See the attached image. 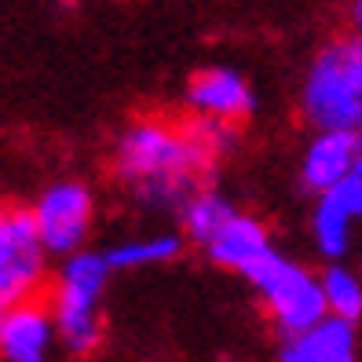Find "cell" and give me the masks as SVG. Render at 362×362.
Segmentation results:
<instances>
[{
    "label": "cell",
    "mask_w": 362,
    "mask_h": 362,
    "mask_svg": "<svg viewBox=\"0 0 362 362\" xmlns=\"http://www.w3.org/2000/svg\"><path fill=\"white\" fill-rule=\"evenodd\" d=\"M216 161L220 158L198 139L190 117L176 121L146 114L124 124L114 143V176L151 209H180L198 187H205Z\"/></svg>",
    "instance_id": "obj_1"
},
{
    "label": "cell",
    "mask_w": 362,
    "mask_h": 362,
    "mask_svg": "<svg viewBox=\"0 0 362 362\" xmlns=\"http://www.w3.org/2000/svg\"><path fill=\"white\" fill-rule=\"evenodd\" d=\"M300 110L315 129L362 132V33L329 40L311 59Z\"/></svg>",
    "instance_id": "obj_2"
},
{
    "label": "cell",
    "mask_w": 362,
    "mask_h": 362,
    "mask_svg": "<svg viewBox=\"0 0 362 362\" xmlns=\"http://www.w3.org/2000/svg\"><path fill=\"white\" fill-rule=\"evenodd\" d=\"M110 264L106 252H88L81 249L66 264L59 267L55 293H52V315H55V329L59 340L66 344L74 355H92L103 344V289L110 279Z\"/></svg>",
    "instance_id": "obj_3"
},
{
    "label": "cell",
    "mask_w": 362,
    "mask_h": 362,
    "mask_svg": "<svg viewBox=\"0 0 362 362\" xmlns=\"http://www.w3.org/2000/svg\"><path fill=\"white\" fill-rule=\"evenodd\" d=\"M48 257L33 209L0 205V308L37 300L48 279Z\"/></svg>",
    "instance_id": "obj_4"
},
{
    "label": "cell",
    "mask_w": 362,
    "mask_h": 362,
    "mask_svg": "<svg viewBox=\"0 0 362 362\" xmlns=\"http://www.w3.org/2000/svg\"><path fill=\"white\" fill-rule=\"evenodd\" d=\"M249 282L257 286L260 300L271 311V318H274V326H279L282 337L304 333V329H311L315 322H322V318L329 315L326 296H322V282H318L308 267L286 260L282 252H274Z\"/></svg>",
    "instance_id": "obj_5"
},
{
    "label": "cell",
    "mask_w": 362,
    "mask_h": 362,
    "mask_svg": "<svg viewBox=\"0 0 362 362\" xmlns=\"http://www.w3.org/2000/svg\"><path fill=\"white\" fill-rule=\"evenodd\" d=\"M33 220L48 252L74 257L84 249L95 220V198L81 180H59L33 202Z\"/></svg>",
    "instance_id": "obj_6"
},
{
    "label": "cell",
    "mask_w": 362,
    "mask_h": 362,
    "mask_svg": "<svg viewBox=\"0 0 362 362\" xmlns=\"http://www.w3.org/2000/svg\"><path fill=\"white\" fill-rule=\"evenodd\" d=\"M187 106L194 117H212V121H227V124H242L249 121L257 95H252L249 81L238 70L227 66H209L198 70L187 81Z\"/></svg>",
    "instance_id": "obj_7"
},
{
    "label": "cell",
    "mask_w": 362,
    "mask_h": 362,
    "mask_svg": "<svg viewBox=\"0 0 362 362\" xmlns=\"http://www.w3.org/2000/svg\"><path fill=\"white\" fill-rule=\"evenodd\" d=\"M55 333V315L40 300L0 308V358L4 362H45Z\"/></svg>",
    "instance_id": "obj_8"
},
{
    "label": "cell",
    "mask_w": 362,
    "mask_h": 362,
    "mask_svg": "<svg viewBox=\"0 0 362 362\" xmlns=\"http://www.w3.org/2000/svg\"><path fill=\"white\" fill-rule=\"evenodd\" d=\"M205 252L216 267L252 279L274 257V245H271V230L264 227V220L249 216V212H234L230 223L205 245Z\"/></svg>",
    "instance_id": "obj_9"
},
{
    "label": "cell",
    "mask_w": 362,
    "mask_h": 362,
    "mask_svg": "<svg viewBox=\"0 0 362 362\" xmlns=\"http://www.w3.org/2000/svg\"><path fill=\"white\" fill-rule=\"evenodd\" d=\"M362 154V132H344V129H318L304 151L300 161V180L304 187L326 194L337 183H344L355 173V161Z\"/></svg>",
    "instance_id": "obj_10"
},
{
    "label": "cell",
    "mask_w": 362,
    "mask_h": 362,
    "mask_svg": "<svg viewBox=\"0 0 362 362\" xmlns=\"http://www.w3.org/2000/svg\"><path fill=\"white\" fill-rule=\"evenodd\" d=\"M355 358H358L355 322L337 315H326L311 329L286 337L279 351V362H355Z\"/></svg>",
    "instance_id": "obj_11"
},
{
    "label": "cell",
    "mask_w": 362,
    "mask_h": 362,
    "mask_svg": "<svg viewBox=\"0 0 362 362\" xmlns=\"http://www.w3.org/2000/svg\"><path fill=\"white\" fill-rule=\"evenodd\" d=\"M234 212H238V209H234L230 198H223L220 190L198 187L194 194H190V198L180 205V220H183V230H187V238H190V242L209 245V242L230 223Z\"/></svg>",
    "instance_id": "obj_12"
},
{
    "label": "cell",
    "mask_w": 362,
    "mask_h": 362,
    "mask_svg": "<svg viewBox=\"0 0 362 362\" xmlns=\"http://www.w3.org/2000/svg\"><path fill=\"white\" fill-rule=\"evenodd\" d=\"M351 223L355 216L340 205V198L333 190L318 194V205H315V216H311V230H315V242L322 249V257L329 260H340L351 245Z\"/></svg>",
    "instance_id": "obj_13"
},
{
    "label": "cell",
    "mask_w": 362,
    "mask_h": 362,
    "mask_svg": "<svg viewBox=\"0 0 362 362\" xmlns=\"http://www.w3.org/2000/svg\"><path fill=\"white\" fill-rule=\"evenodd\" d=\"M183 252L180 234H146V238L121 242L114 249H106V264L114 271H132V267H158L168 264Z\"/></svg>",
    "instance_id": "obj_14"
},
{
    "label": "cell",
    "mask_w": 362,
    "mask_h": 362,
    "mask_svg": "<svg viewBox=\"0 0 362 362\" xmlns=\"http://www.w3.org/2000/svg\"><path fill=\"white\" fill-rule=\"evenodd\" d=\"M318 282H322V296H326L329 315L348 318V322H355V318L362 315V279L351 267L333 260L322 274H318Z\"/></svg>",
    "instance_id": "obj_15"
},
{
    "label": "cell",
    "mask_w": 362,
    "mask_h": 362,
    "mask_svg": "<svg viewBox=\"0 0 362 362\" xmlns=\"http://www.w3.org/2000/svg\"><path fill=\"white\" fill-rule=\"evenodd\" d=\"M333 194L340 198V205H344L355 220H362V176L351 173L344 183H337V187H333Z\"/></svg>",
    "instance_id": "obj_16"
},
{
    "label": "cell",
    "mask_w": 362,
    "mask_h": 362,
    "mask_svg": "<svg viewBox=\"0 0 362 362\" xmlns=\"http://www.w3.org/2000/svg\"><path fill=\"white\" fill-rule=\"evenodd\" d=\"M351 26H355V33H362V0L351 4Z\"/></svg>",
    "instance_id": "obj_17"
},
{
    "label": "cell",
    "mask_w": 362,
    "mask_h": 362,
    "mask_svg": "<svg viewBox=\"0 0 362 362\" xmlns=\"http://www.w3.org/2000/svg\"><path fill=\"white\" fill-rule=\"evenodd\" d=\"M355 176H362V154H358V161H355Z\"/></svg>",
    "instance_id": "obj_18"
}]
</instances>
